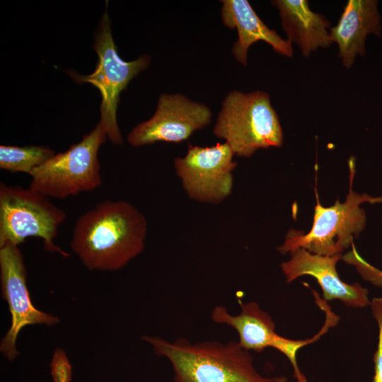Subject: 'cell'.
<instances>
[{
  "mask_svg": "<svg viewBox=\"0 0 382 382\" xmlns=\"http://www.w3.org/2000/svg\"><path fill=\"white\" fill-rule=\"evenodd\" d=\"M145 216L125 200L102 201L76 220L70 248L89 270L116 271L144 249Z\"/></svg>",
  "mask_w": 382,
  "mask_h": 382,
  "instance_id": "cell-1",
  "label": "cell"
},
{
  "mask_svg": "<svg viewBox=\"0 0 382 382\" xmlns=\"http://www.w3.org/2000/svg\"><path fill=\"white\" fill-rule=\"evenodd\" d=\"M158 356L170 363L171 382H265L255 369L249 351L238 342L205 341L193 343L185 338L171 342L157 336L144 335Z\"/></svg>",
  "mask_w": 382,
  "mask_h": 382,
  "instance_id": "cell-2",
  "label": "cell"
},
{
  "mask_svg": "<svg viewBox=\"0 0 382 382\" xmlns=\"http://www.w3.org/2000/svg\"><path fill=\"white\" fill-rule=\"evenodd\" d=\"M213 134L234 155L250 157L259 149L281 146L283 131L270 96L264 91H230L221 103Z\"/></svg>",
  "mask_w": 382,
  "mask_h": 382,
  "instance_id": "cell-3",
  "label": "cell"
},
{
  "mask_svg": "<svg viewBox=\"0 0 382 382\" xmlns=\"http://www.w3.org/2000/svg\"><path fill=\"white\" fill-rule=\"evenodd\" d=\"M350 170L349 191L346 200L342 203L337 200L334 205L325 207L318 199L314 208L313 226L306 233L290 230L285 241L277 250L282 254H291L299 248L320 255H342L343 250L352 245L353 238L364 229L366 216L359 205L364 202L371 204L382 202V197L359 195L352 190V181L355 173L353 158L349 161Z\"/></svg>",
  "mask_w": 382,
  "mask_h": 382,
  "instance_id": "cell-4",
  "label": "cell"
},
{
  "mask_svg": "<svg viewBox=\"0 0 382 382\" xmlns=\"http://www.w3.org/2000/svg\"><path fill=\"white\" fill-rule=\"evenodd\" d=\"M107 137L99 121L79 142L36 168L30 174L29 187L56 199L98 188L102 185V177L98 154Z\"/></svg>",
  "mask_w": 382,
  "mask_h": 382,
  "instance_id": "cell-5",
  "label": "cell"
},
{
  "mask_svg": "<svg viewBox=\"0 0 382 382\" xmlns=\"http://www.w3.org/2000/svg\"><path fill=\"white\" fill-rule=\"evenodd\" d=\"M66 214L48 197L31 188L0 183V246L19 245L29 237L41 238L45 249L66 257L54 241Z\"/></svg>",
  "mask_w": 382,
  "mask_h": 382,
  "instance_id": "cell-6",
  "label": "cell"
},
{
  "mask_svg": "<svg viewBox=\"0 0 382 382\" xmlns=\"http://www.w3.org/2000/svg\"><path fill=\"white\" fill-rule=\"evenodd\" d=\"M94 50L98 60L95 71L86 76L69 72L79 83H89L96 87L101 95L100 119L108 138L116 145L123 144V137L117 122V109L120 94L129 81L150 64V57L142 56L131 62L120 57L114 42L110 21L107 11L103 14L95 36Z\"/></svg>",
  "mask_w": 382,
  "mask_h": 382,
  "instance_id": "cell-7",
  "label": "cell"
},
{
  "mask_svg": "<svg viewBox=\"0 0 382 382\" xmlns=\"http://www.w3.org/2000/svg\"><path fill=\"white\" fill-rule=\"evenodd\" d=\"M226 142L213 146L188 145L186 154L174 160V168L190 198L206 204H219L229 197L237 163Z\"/></svg>",
  "mask_w": 382,
  "mask_h": 382,
  "instance_id": "cell-8",
  "label": "cell"
},
{
  "mask_svg": "<svg viewBox=\"0 0 382 382\" xmlns=\"http://www.w3.org/2000/svg\"><path fill=\"white\" fill-rule=\"evenodd\" d=\"M0 278L2 297L11 316V324L1 342L0 351L8 360H13L19 354L16 343L23 328L36 324L54 325L59 319L33 304L26 283L23 256L18 245L6 243L0 246Z\"/></svg>",
  "mask_w": 382,
  "mask_h": 382,
  "instance_id": "cell-9",
  "label": "cell"
},
{
  "mask_svg": "<svg viewBox=\"0 0 382 382\" xmlns=\"http://www.w3.org/2000/svg\"><path fill=\"white\" fill-rule=\"evenodd\" d=\"M211 120V110L205 104L181 93H163L153 116L135 126L127 141L136 147L158 141L179 143L209 125Z\"/></svg>",
  "mask_w": 382,
  "mask_h": 382,
  "instance_id": "cell-10",
  "label": "cell"
},
{
  "mask_svg": "<svg viewBox=\"0 0 382 382\" xmlns=\"http://www.w3.org/2000/svg\"><path fill=\"white\" fill-rule=\"evenodd\" d=\"M241 307L240 313L233 315L224 306H217L212 311L211 318L216 323L233 328L238 335V345L249 352H260L272 347L283 354L290 362L296 361L297 352L304 346L302 340L279 335L270 315L257 303H242Z\"/></svg>",
  "mask_w": 382,
  "mask_h": 382,
  "instance_id": "cell-11",
  "label": "cell"
},
{
  "mask_svg": "<svg viewBox=\"0 0 382 382\" xmlns=\"http://www.w3.org/2000/svg\"><path fill=\"white\" fill-rule=\"evenodd\" d=\"M342 257V255H320L299 248L291 253L289 260L281 264V268L289 283L303 275L316 278L325 301L340 300L354 308L370 306L367 289L358 283L347 284L340 279L336 264Z\"/></svg>",
  "mask_w": 382,
  "mask_h": 382,
  "instance_id": "cell-12",
  "label": "cell"
},
{
  "mask_svg": "<svg viewBox=\"0 0 382 382\" xmlns=\"http://www.w3.org/2000/svg\"><path fill=\"white\" fill-rule=\"evenodd\" d=\"M221 9L224 25L236 29L238 39L232 47L234 58L243 66L248 64L250 47L262 40L279 54L291 57L293 49L290 40L282 38L274 30L265 25L247 0H222Z\"/></svg>",
  "mask_w": 382,
  "mask_h": 382,
  "instance_id": "cell-13",
  "label": "cell"
},
{
  "mask_svg": "<svg viewBox=\"0 0 382 382\" xmlns=\"http://www.w3.org/2000/svg\"><path fill=\"white\" fill-rule=\"evenodd\" d=\"M380 16L374 0H348L337 25L331 27L329 36L338 45L342 65L352 67L356 57L365 53L368 34L381 35Z\"/></svg>",
  "mask_w": 382,
  "mask_h": 382,
  "instance_id": "cell-14",
  "label": "cell"
},
{
  "mask_svg": "<svg viewBox=\"0 0 382 382\" xmlns=\"http://www.w3.org/2000/svg\"><path fill=\"white\" fill-rule=\"evenodd\" d=\"M272 4L279 10L282 28L288 40L299 46L304 57L332 43L328 31L330 22L311 11L308 1L275 0Z\"/></svg>",
  "mask_w": 382,
  "mask_h": 382,
  "instance_id": "cell-15",
  "label": "cell"
},
{
  "mask_svg": "<svg viewBox=\"0 0 382 382\" xmlns=\"http://www.w3.org/2000/svg\"><path fill=\"white\" fill-rule=\"evenodd\" d=\"M55 154L44 146H0V168L11 173L30 174Z\"/></svg>",
  "mask_w": 382,
  "mask_h": 382,
  "instance_id": "cell-16",
  "label": "cell"
},
{
  "mask_svg": "<svg viewBox=\"0 0 382 382\" xmlns=\"http://www.w3.org/2000/svg\"><path fill=\"white\" fill-rule=\"evenodd\" d=\"M342 259L346 262L355 266L361 277L373 284L382 288V271L371 265L357 253L354 243L352 250L342 255Z\"/></svg>",
  "mask_w": 382,
  "mask_h": 382,
  "instance_id": "cell-17",
  "label": "cell"
},
{
  "mask_svg": "<svg viewBox=\"0 0 382 382\" xmlns=\"http://www.w3.org/2000/svg\"><path fill=\"white\" fill-rule=\"evenodd\" d=\"M370 306L373 317L378 327L377 348L373 357L374 364L373 382H382V298L373 299Z\"/></svg>",
  "mask_w": 382,
  "mask_h": 382,
  "instance_id": "cell-18",
  "label": "cell"
},
{
  "mask_svg": "<svg viewBox=\"0 0 382 382\" xmlns=\"http://www.w3.org/2000/svg\"><path fill=\"white\" fill-rule=\"evenodd\" d=\"M51 374L54 382H69L71 379V366L66 360H58L51 364Z\"/></svg>",
  "mask_w": 382,
  "mask_h": 382,
  "instance_id": "cell-19",
  "label": "cell"
},
{
  "mask_svg": "<svg viewBox=\"0 0 382 382\" xmlns=\"http://www.w3.org/2000/svg\"><path fill=\"white\" fill-rule=\"evenodd\" d=\"M302 340L304 342V346H306L307 345H309V344L316 341L317 338L316 337H313L310 338V339ZM290 363H291L292 369H293V376H294V377L296 378H299L302 377L303 373L301 371V369H300V368H299V366L298 365L297 360L295 362H290Z\"/></svg>",
  "mask_w": 382,
  "mask_h": 382,
  "instance_id": "cell-20",
  "label": "cell"
},
{
  "mask_svg": "<svg viewBox=\"0 0 382 382\" xmlns=\"http://www.w3.org/2000/svg\"><path fill=\"white\" fill-rule=\"evenodd\" d=\"M265 382H289V381L284 376H274L267 378Z\"/></svg>",
  "mask_w": 382,
  "mask_h": 382,
  "instance_id": "cell-21",
  "label": "cell"
}]
</instances>
